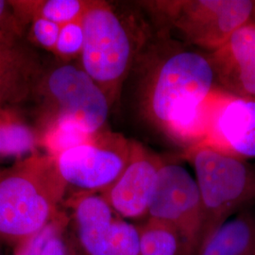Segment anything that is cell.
I'll list each match as a JSON object with an SVG mask.
<instances>
[{"label":"cell","instance_id":"1","mask_svg":"<svg viewBox=\"0 0 255 255\" xmlns=\"http://www.w3.org/2000/svg\"><path fill=\"white\" fill-rule=\"evenodd\" d=\"M67 185L50 155L0 171V245L22 253L62 215Z\"/></svg>","mask_w":255,"mask_h":255},{"label":"cell","instance_id":"2","mask_svg":"<svg viewBox=\"0 0 255 255\" xmlns=\"http://www.w3.org/2000/svg\"><path fill=\"white\" fill-rule=\"evenodd\" d=\"M163 42L148 53L140 88L145 116L162 130L219 87L210 56Z\"/></svg>","mask_w":255,"mask_h":255},{"label":"cell","instance_id":"3","mask_svg":"<svg viewBox=\"0 0 255 255\" xmlns=\"http://www.w3.org/2000/svg\"><path fill=\"white\" fill-rule=\"evenodd\" d=\"M82 69L106 94L110 102L127 77L145 39L138 25L120 17L110 5L91 2L82 17Z\"/></svg>","mask_w":255,"mask_h":255},{"label":"cell","instance_id":"4","mask_svg":"<svg viewBox=\"0 0 255 255\" xmlns=\"http://www.w3.org/2000/svg\"><path fill=\"white\" fill-rule=\"evenodd\" d=\"M203 206L201 245L237 210L255 201V170L235 156L201 143L185 149Z\"/></svg>","mask_w":255,"mask_h":255},{"label":"cell","instance_id":"5","mask_svg":"<svg viewBox=\"0 0 255 255\" xmlns=\"http://www.w3.org/2000/svg\"><path fill=\"white\" fill-rule=\"evenodd\" d=\"M188 44L217 50L239 28L250 23L253 0H180L145 2Z\"/></svg>","mask_w":255,"mask_h":255},{"label":"cell","instance_id":"6","mask_svg":"<svg viewBox=\"0 0 255 255\" xmlns=\"http://www.w3.org/2000/svg\"><path fill=\"white\" fill-rule=\"evenodd\" d=\"M147 219L173 229L182 255H199L204 219L201 193L196 179L182 165L164 163L161 167Z\"/></svg>","mask_w":255,"mask_h":255},{"label":"cell","instance_id":"7","mask_svg":"<svg viewBox=\"0 0 255 255\" xmlns=\"http://www.w3.org/2000/svg\"><path fill=\"white\" fill-rule=\"evenodd\" d=\"M131 146L132 141L121 134L100 130L90 142L57 156L56 164L67 186L82 193H102L126 168Z\"/></svg>","mask_w":255,"mask_h":255},{"label":"cell","instance_id":"8","mask_svg":"<svg viewBox=\"0 0 255 255\" xmlns=\"http://www.w3.org/2000/svg\"><path fill=\"white\" fill-rule=\"evenodd\" d=\"M47 89L61 118L77 122L89 133H97L109 115L106 94L82 68L65 64L47 78Z\"/></svg>","mask_w":255,"mask_h":255},{"label":"cell","instance_id":"9","mask_svg":"<svg viewBox=\"0 0 255 255\" xmlns=\"http://www.w3.org/2000/svg\"><path fill=\"white\" fill-rule=\"evenodd\" d=\"M164 163L158 155L132 141L126 168L101 195L120 218L147 219L159 172Z\"/></svg>","mask_w":255,"mask_h":255},{"label":"cell","instance_id":"10","mask_svg":"<svg viewBox=\"0 0 255 255\" xmlns=\"http://www.w3.org/2000/svg\"><path fill=\"white\" fill-rule=\"evenodd\" d=\"M203 143L241 160L255 158V99L223 90Z\"/></svg>","mask_w":255,"mask_h":255},{"label":"cell","instance_id":"11","mask_svg":"<svg viewBox=\"0 0 255 255\" xmlns=\"http://www.w3.org/2000/svg\"><path fill=\"white\" fill-rule=\"evenodd\" d=\"M210 58L221 89L255 99V25L252 21L213 51Z\"/></svg>","mask_w":255,"mask_h":255},{"label":"cell","instance_id":"12","mask_svg":"<svg viewBox=\"0 0 255 255\" xmlns=\"http://www.w3.org/2000/svg\"><path fill=\"white\" fill-rule=\"evenodd\" d=\"M71 226L86 255H108V239L117 214L102 195L81 193L70 200Z\"/></svg>","mask_w":255,"mask_h":255},{"label":"cell","instance_id":"13","mask_svg":"<svg viewBox=\"0 0 255 255\" xmlns=\"http://www.w3.org/2000/svg\"><path fill=\"white\" fill-rule=\"evenodd\" d=\"M36 77L33 57L0 32V109L27 99Z\"/></svg>","mask_w":255,"mask_h":255},{"label":"cell","instance_id":"14","mask_svg":"<svg viewBox=\"0 0 255 255\" xmlns=\"http://www.w3.org/2000/svg\"><path fill=\"white\" fill-rule=\"evenodd\" d=\"M198 255H255V216L229 219L201 245Z\"/></svg>","mask_w":255,"mask_h":255},{"label":"cell","instance_id":"15","mask_svg":"<svg viewBox=\"0 0 255 255\" xmlns=\"http://www.w3.org/2000/svg\"><path fill=\"white\" fill-rule=\"evenodd\" d=\"M223 89L216 88L209 96L196 107L172 120L163 131L182 146L190 148L203 143L209 133L215 110L219 103Z\"/></svg>","mask_w":255,"mask_h":255},{"label":"cell","instance_id":"16","mask_svg":"<svg viewBox=\"0 0 255 255\" xmlns=\"http://www.w3.org/2000/svg\"><path fill=\"white\" fill-rule=\"evenodd\" d=\"M38 255H86L64 212L42 235Z\"/></svg>","mask_w":255,"mask_h":255},{"label":"cell","instance_id":"17","mask_svg":"<svg viewBox=\"0 0 255 255\" xmlns=\"http://www.w3.org/2000/svg\"><path fill=\"white\" fill-rule=\"evenodd\" d=\"M138 229L141 255H182L181 241L173 229L149 219Z\"/></svg>","mask_w":255,"mask_h":255},{"label":"cell","instance_id":"18","mask_svg":"<svg viewBox=\"0 0 255 255\" xmlns=\"http://www.w3.org/2000/svg\"><path fill=\"white\" fill-rule=\"evenodd\" d=\"M95 133H89L71 119L58 117L44 138L49 155L56 158L65 150L90 142Z\"/></svg>","mask_w":255,"mask_h":255},{"label":"cell","instance_id":"19","mask_svg":"<svg viewBox=\"0 0 255 255\" xmlns=\"http://www.w3.org/2000/svg\"><path fill=\"white\" fill-rule=\"evenodd\" d=\"M91 2L81 0H47L31 5L37 17L52 21L63 26L81 20Z\"/></svg>","mask_w":255,"mask_h":255},{"label":"cell","instance_id":"20","mask_svg":"<svg viewBox=\"0 0 255 255\" xmlns=\"http://www.w3.org/2000/svg\"><path fill=\"white\" fill-rule=\"evenodd\" d=\"M36 137L29 128L0 117V155L15 156L31 151Z\"/></svg>","mask_w":255,"mask_h":255},{"label":"cell","instance_id":"21","mask_svg":"<svg viewBox=\"0 0 255 255\" xmlns=\"http://www.w3.org/2000/svg\"><path fill=\"white\" fill-rule=\"evenodd\" d=\"M108 255H141L138 226L117 215L108 239Z\"/></svg>","mask_w":255,"mask_h":255},{"label":"cell","instance_id":"22","mask_svg":"<svg viewBox=\"0 0 255 255\" xmlns=\"http://www.w3.org/2000/svg\"><path fill=\"white\" fill-rule=\"evenodd\" d=\"M84 43L82 19L63 25L55 46V51L63 56H74L82 53Z\"/></svg>","mask_w":255,"mask_h":255},{"label":"cell","instance_id":"23","mask_svg":"<svg viewBox=\"0 0 255 255\" xmlns=\"http://www.w3.org/2000/svg\"><path fill=\"white\" fill-rule=\"evenodd\" d=\"M60 25L46 19L37 17L33 22L32 32L37 42L46 48L55 50L60 30Z\"/></svg>","mask_w":255,"mask_h":255},{"label":"cell","instance_id":"24","mask_svg":"<svg viewBox=\"0 0 255 255\" xmlns=\"http://www.w3.org/2000/svg\"><path fill=\"white\" fill-rule=\"evenodd\" d=\"M6 7H7L6 2H5V1H1V0H0V17L4 14L5 9H6Z\"/></svg>","mask_w":255,"mask_h":255},{"label":"cell","instance_id":"25","mask_svg":"<svg viewBox=\"0 0 255 255\" xmlns=\"http://www.w3.org/2000/svg\"><path fill=\"white\" fill-rule=\"evenodd\" d=\"M6 248L2 245H0V255H7L6 254Z\"/></svg>","mask_w":255,"mask_h":255},{"label":"cell","instance_id":"26","mask_svg":"<svg viewBox=\"0 0 255 255\" xmlns=\"http://www.w3.org/2000/svg\"><path fill=\"white\" fill-rule=\"evenodd\" d=\"M252 22L254 23L255 25V11H254V15H253V18H252Z\"/></svg>","mask_w":255,"mask_h":255}]
</instances>
